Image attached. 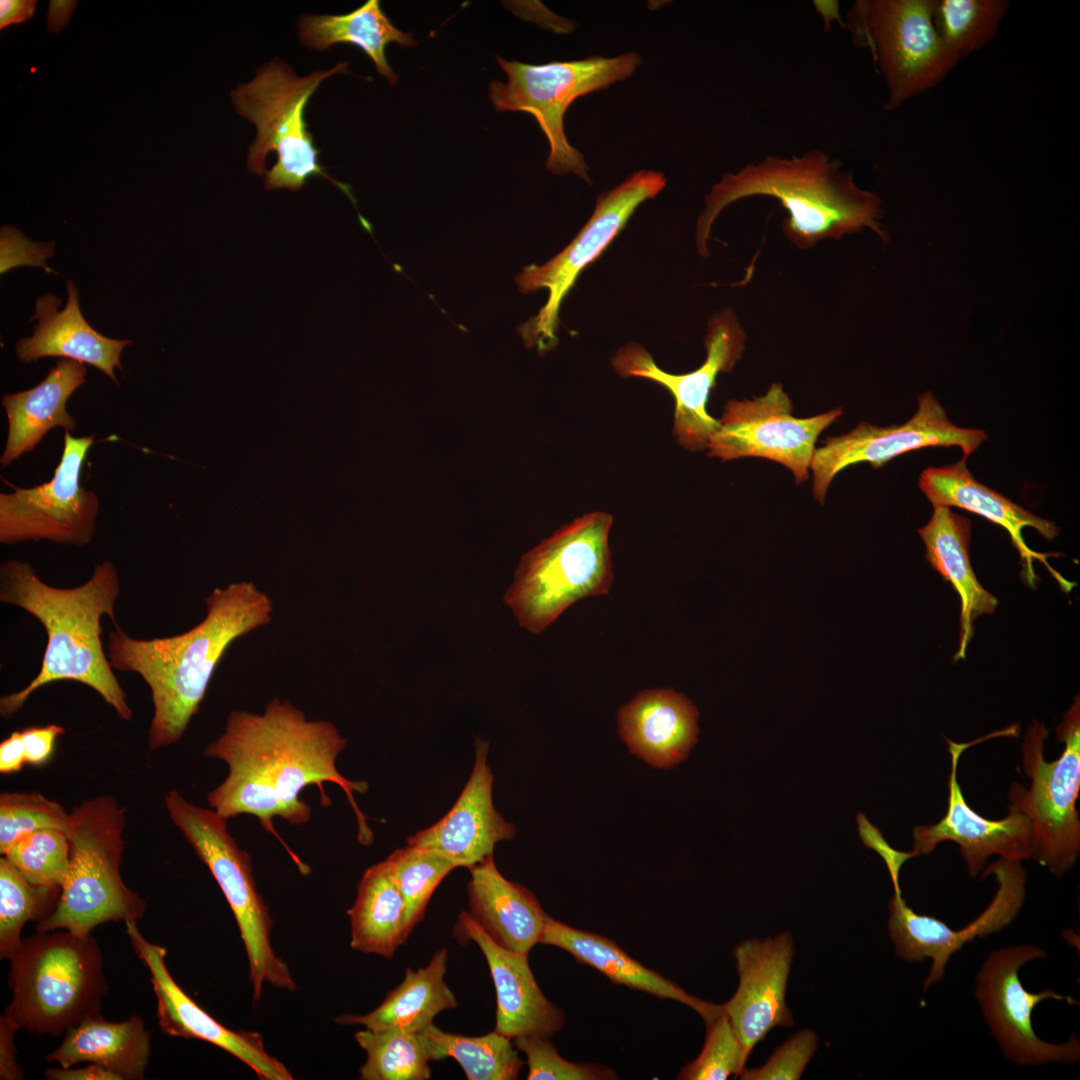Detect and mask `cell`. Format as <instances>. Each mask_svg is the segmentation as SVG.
<instances>
[{"instance_id": "1", "label": "cell", "mask_w": 1080, "mask_h": 1080, "mask_svg": "<svg viewBox=\"0 0 1080 1080\" xmlns=\"http://www.w3.org/2000/svg\"><path fill=\"white\" fill-rule=\"evenodd\" d=\"M347 741L332 723L307 720L289 701L272 699L262 714L232 711L223 733L207 745L206 757L228 766L225 779L208 794L211 809L228 820L237 815L255 816L261 826L281 842L273 826L279 816L293 825L306 823L311 808L300 799L304 788L317 785L321 804L331 802L323 784L334 783L345 793L358 824V841L373 842V833L354 798L364 794L366 781L344 777L336 759Z\"/></svg>"}, {"instance_id": "2", "label": "cell", "mask_w": 1080, "mask_h": 1080, "mask_svg": "<svg viewBox=\"0 0 1080 1080\" xmlns=\"http://www.w3.org/2000/svg\"><path fill=\"white\" fill-rule=\"evenodd\" d=\"M205 605L203 620L181 634L137 639L118 625L108 635L106 654L111 667L138 674L150 689L151 750L182 738L226 650L239 637L267 625L273 612L269 596L245 581L215 588Z\"/></svg>"}, {"instance_id": "3", "label": "cell", "mask_w": 1080, "mask_h": 1080, "mask_svg": "<svg viewBox=\"0 0 1080 1080\" xmlns=\"http://www.w3.org/2000/svg\"><path fill=\"white\" fill-rule=\"evenodd\" d=\"M120 588L117 569L109 560L97 564L86 582L72 588L45 583L28 562H2L0 601L31 614L47 634L38 674L21 690L1 697L0 714L4 719L12 718L36 690L58 681L87 685L120 719L133 718L101 639L103 616H109L118 626L115 605Z\"/></svg>"}, {"instance_id": "4", "label": "cell", "mask_w": 1080, "mask_h": 1080, "mask_svg": "<svg viewBox=\"0 0 1080 1080\" xmlns=\"http://www.w3.org/2000/svg\"><path fill=\"white\" fill-rule=\"evenodd\" d=\"M777 199L787 212L782 230L799 249L860 232L867 228L882 240L888 236L880 220L882 201L860 188L840 161L814 148L802 155L765 156L739 171L728 172L705 197V208L696 223V245L707 257V241L717 216L732 203L749 197Z\"/></svg>"}, {"instance_id": "5", "label": "cell", "mask_w": 1080, "mask_h": 1080, "mask_svg": "<svg viewBox=\"0 0 1080 1080\" xmlns=\"http://www.w3.org/2000/svg\"><path fill=\"white\" fill-rule=\"evenodd\" d=\"M9 960L12 1000L2 1016L17 1030L58 1037L100 1014L108 984L91 934L37 932Z\"/></svg>"}, {"instance_id": "6", "label": "cell", "mask_w": 1080, "mask_h": 1080, "mask_svg": "<svg viewBox=\"0 0 1080 1080\" xmlns=\"http://www.w3.org/2000/svg\"><path fill=\"white\" fill-rule=\"evenodd\" d=\"M349 62L326 71L298 76L284 61L273 59L256 71L248 83L231 91L236 112L257 128L249 146L247 168L265 174L266 190H301L313 176H322L356 204L350 186L330 177L319 162L320 150L304 119L311 96L328 77L348 73Z\"/></svg>"}, {"instance_id": "7", "label": "cell", "mask_w": 1080, "mask_h": 1080, "mask_svg": "<svg viewBox=\"0 0 1080 1080\" xmlns=\"http://www.w3.org/2000/svg\"><path fill=\"white\" fill-rule=\"evenodd\" d=\"M70 863L58 902L36 932L91 934L109 921L141 919L146 903L123 881L126 810L110 794L82 801L70 811Z\"/></svg>"}, {"instance_id": "8", "label": "cell", "mask_w": 1080, "mask_h": 1080, "mask_svg": "<svg viewBox=\"0 0 1080 1080\" xmlns=\"http://www.w3.org/2000/svg\"><path fill=\"white\" fill-rule=\"evenodd\" d=\"M612 524L611 514L588 512L521 557L503 601L522 628L539 634L582 598L609 593Z\"/></svg>"}, {"instance_id": "9", "label": "cell", "mask_w": 1080, "mask_h": 1080, "mask_svg": "<svg viewBox=\"0 0 1080 1080\" xmlns=\"http://www.w3.org/2000/svg\"><path fill=\"white\" fill-rule=\"evenodd\" d=\"M496 59L507 81L489 84L488 97L493 107L501 112L531 114L549 143L546 169L556 175L572 173L591 184L583 154L566 137L565 112L577 98L629 78L641 64V56L628 52L609 58L592 56L536 65L499 56Z\"/></svg>"}, {"instance_id": "10", "label": "cell", "mask_w": 1080, "mask_h": 1080, "mask_svg": "<svg viewBox=\"0 0 1080 1080\" xmlns=\"http://www.w3.org/2000/svg\"><path fill=\"white\" fill-rule=\"evenodd\" d=\"M164 804L173 824L210 870L234 914L248 957L253 998H261L265 983L295 990L297 985L287 964L273 950V921L257 891L251 859L228 832L227 820L213 809L189 802L177 790L165 795Z\"/></svg>"}, {"instance_id": "11", "label": "cell", "mask_w": 1080, "mask_h": 1080, "mask_svg": "<svg viewBox=\"0 0 1080 1080\" xmlns=\"http://www.w3.org/2000/svg\"><path fill=\"white\" fill-rule=\"evenodd\" d=\"M844 21L883 78L885 110L936 87L960 62L936 30L933 0H857Z\"/></svg>"}, {"instance_id": "12", "label": "cell", "mask_w": 1080, "mask_h": 1080, "mask_svg": "<svg viewBox=\"0 0 1080 1080\" xmlns=\"http://www.w3.org/2000/svg\"><path fill=\"white\" fill-rule=\"evenodd\" d=\"M1056 733L1064 743V749L1057 760L1047 761L1044 742L1048 730L1038 721L1030 725L1021 749L1023 770L1031 784L1026 789L1013 783L1008 794V807L1024 813L1030 820L1032 859L1056 877H1062L1073 867L1080 852V820L1076 809L1080 790L1078 696L1064 714Z\"/></svg>"}, {"instance_id": "13", "label": "cell", "mask_w": 1080, "mask_h": 1080, "mask_svg": "<svg viewBox=\"0 0 1080 1080\" xmlns=\"http://www.w3.org/2000/svg\"><path fill=\"white\" fill-rule=\"evenodd\" d=\"M666 186L659 171L640 170L601 193L595 209L573 240L544 265H529L516 277L521 293L547 288L549 297L539 312L517 330L525 345L540 354L558 344L559 310L579 274L594 262L626 226L637 207L655 198Z\"/></svg>"}, {"instance_id": "14", "label": "cell", "mask_w": 1080, "mask_h": 1080, "mask_svg": "<svg viewBox=\"0 0 1080 1080\" xmlns=\"http://www.w3.org/2000/svg\"><path fill=\"white\" fill-rule=\"evenodd\" d=\"M1046 956L1045 950L1031 944L1000 948L988 955L976 975L974 995L988 1029L1004 1056L1019 1065L1073 1064L1080 1060L1076 1034L1071 1033L1065 1042L1050 1043L1040 1039L1033 1029L1032 1012L1041 1001L1078 1003L1051 988L1037 993L1024 988L1020 969Z\"/></svg>"}, {"instance_id": "15", "label": "cell", "mask_w": 1080, "mask_h": 1080, "mask_svg": "<svg viewBox=\"0 0 1080 1080\" xmlns=\"http://www.w3.org/2000/svg\"><path fill=\"white\" fill-rule=\"evenodd\" d=\"M94 436L64 433L61 459L52 478L30 488L11 485L0 494V542L15 545L47 540L83 547L91 543L99 512L97 495L80 485Z\"/></svg>"}, {"instance_id": "16", "label": "cell", "mask_w": 1080, "mask_h": 1080, "mask_svg": "<svg viewBox=\"0 0 1080 1080\" xmlns=\"http://www.w3.org/2000/svg\"><path fill=\"white\" fill-rule=\"evenodd\" d=\"M843 414L842 408L807 418L793 415V404L781 383L754 399H730L719 426L709 437L708 456L722 462L759 457L788 468L797 484L809 478L819 435Z\"/></svg>"}, {"instance_id": "17", "label": "cell", "mask_w": 1080, "mask_h": 1080, "mask_svg": "<svg viewBox=\"0 0 1080 1080\" xmlns=\"http://www.w3.org/2000/svg\"><path fill=\"white\" fill-rule=\"evenodd\" d=\"M747 335L731 308L721 309L707 323L704 346L706 359L697 369L685 374H671L660 369L652 355L639 343L629 342L611 358V364L623 378L649 379L667 389L675 400L672 434L688 451L707 448L711 434L719 426L707 411L710 392L719 373L732 371L741 358Z\"/></svg>"}, {"instance_id": "18", "label": "cell", "mask_w": 1080, "mask_h": 1080, "mask_svg": "<svg viewBox=\"0 0 1080 1080\" xmlns=\"http://www.w3.org/2000/svg\"><path fill=\"white\" fill-rule=\"evenodd\" d=\"M986 438L983 430L953 424L935 396L925 392L918 398L917 411L905 423L878 427L861 422L850 432L828 437L815 448L810 462L813 495L823 504L832 480L855 464L869 463L879 468L895 457L928 447H959L967 458Z\"/></svg>"}, {"instance_id": "19", "label": "cell", "mask_w": 1080, "mask_h": 1080, "mask_svg": "<svg viewBox=\"0 0 1080 1080\" xmlns=\"http://www.w3.org/2000/svg\"><path fill=\"white\" fill-rule=\"evenodd\" d=\"M993 875L998 889L990 904L969 924L954 930L932 916L915 913L895 894L889 900L888 933L898 958L909 962L931 960L923 983L926 990L941 981L953 954L976 938L1002 931L1019 914L1026 895L1027 873L1020 860L999 857L984 871Z\"/></svg>"}, {"instance_id": "20", "label": "cell", "mask_w": 1080, "mask_h": 1080, "mask_svg": "<svg viewBox=\"0 0 1080 1080\" xmlns=\"http://www.w3.org/2000/svg\"><path fill=\"white\" fill-rule=\"evenodd\" d=\"M124 923L133 950L150 973L156 1016L163 1033L213 1044L246 1064L261 1080L294 1078L282 1062L267 1052L261 1034L232 1030L193 1001L170 974L165 961L166 948L148 941L139 931L137 921Z\"/></svg>"}, {"instance_id": "21", "label": "cell", "mask_w": 1080, "mask_h": 1080, "mask_svg": "<svg viewBox=\"0 0 1080 1080\" xmlns=\"http://www.w3.org/2000/svg\"><path fill=\"white\" fill-rule=\"evenodd\" d=\"M955 743L947 740L951 755L948 807L944 817L931 825L913 828L914 857L929 854L944 841L959 845L971 877L977 876L992 855L1014 860H1029L1033 855V831L1028 817L1008 807V815L990 820L977 814L966 802L957 779L961 754L971 745L981 742Z\"/></svg>"}, {"instance_id": "22", "label": "cell", "mask_w": 1080, "mask_h": 1080, "mask_svg": "<svg viewBox=\"0 0 1080 1080\" xmlns=\"http://www.w3.org/2000/svg\"><path fill=\"white\" fill-rule=\"evenodd\" d=\"M794 953L789 932L763 940H744L733 951L739 984L722 1006L748 1057L772 1029L794 1024L786 1004Z\"/></svg>"}, {"instance_id": "23", "label": "cell", "mask_w": 1080, "mask_h": 1080, "mask_svg": "<svg viewBox=\"0 0 1080 1080\" xmlns=\"http://www.w3.org/2000/svg\"><path fill=\"white\" fill-rule=\"evenodd\" d=\"M487 755L488 743L477 739L471 775L454 806L435 824L410 836L407 845L438 852L457 868H470L493 855L497 843L513 838L515 827L493 805L494 777Z\"/></svg>"}, {"instance_id": "24", "label": "cell", "mask_w": 1080, "mask_h": 1080, "mask_svg": "<svg viewBox=\"0 0 1080 1080\" xmlns=\"http://www.w3.org/2000/svg\"><path fill=\"white\" fill-rule=\"evenodd\" d=\"M460 930L482 951L496 991L495 1030L515 1039L537 1035L550 1038L564 1024V1013L549 1001L539 987L528 955L507 950L495 943L467 911L458 917Z\"/></svg>"}, {"instance_id": "25", "label": "cell", "mask_w": 1080, "mask_h": 1080, "mask_svg": "<svg viewBox=\"0 0 1080 1080\" xmlns=\"http://www.w3.org/2000/svg\"><path fill=\"white\" fill-rule=\"evenodd\" d=\"M966 459L962 457L953 464L929 467L922 471L919 487L931 504L961 508L1000 525L1008 532L1014 547L1026 563V577L1029 585L1035 584L1036 575L1032 561L1038 560L1047 566L1061 588L1069 592L1074 583L1068 582L1052 569L1045 555L1031 550L1022 537V530L1025 527H1032L1045 539L1052 540L1059 534L1055 523L1034 515L1002 494L978 482L969 471Z\"/></svg>"}, {"instance_id": "26", "label": "cell", "mask_w": 1080, "mask_h": 1080, "mask_svg": "<svg viewBox=\"0 0 1080 1080\" xmlns=\"http://www.w3.org/2000/svg\"><path fill=\"white\" fill-rule=\"evenodd\" d=\"M698 710L674 689L639 692L617 713L618 731L630 751L648 764L670 768L697 742Z\"/></svg>"}, {"instance_id": "27", "label": "cell", "mask_w": 1080, "mask_h": 1080, "mask_svg": "<svg viewBox=\"0 0 1080 1080\" xmlns=\"http://www.w3.org/2000/svg\"><path fill=\"white\" fill-rule=\"evenodd\" d=\"M66 287L67 303L60 311L57 309L61 300L54 294L47 293L37 299L30 321L37 319L38 323L31 337L17 342L18 358L25 363L44 357L87 363L119 385L114 369H122L120 354L132 341L108 338L94 330L81 313L75 284L68 281Z\"/></svg>"}, {"instance_id": "28", "label": "cell", "mask_w": 1080, "mask_h": 1080, "mask_svg": "<svg viewBox=\"0 0 1080 1080\" xmlns=\"http://www.w3.org/2000/svg\"><path fill=\"white\" fill-rule=\"evenodd\" d=\"M469 913L499 946L528 955L540 943L546 913L534 894L509 881L497 869L493 855L468 868Z\"/></svg>"}, {"instance_id": "29", "label": "cell", "mask_w": 1080, "mask_h": 1080, "mask_svg": "<svg viewBox=\"0 0 1080 1080\" xmlns=\"http://www.w3.org/2000/svg\"><path fill=\"white\" fill-rule=\"evenodd\" d=\"M540 943L567 951L578 963L596 969L615 984L680 1002L695 1010L706 1024L723 1012L722 1005L689 994L670 979L633 959L611 939L571 927L548 914Z\"/></svg>"}, {"instance_id": "30", "label": "cell", "mask_w": 1080, "mask_h": 1080, "mask_svg": "<svg viewBox=\"0 0 1080 1080\" xmlns=\"http://www.w3.org/2000/svg\"><path fill=\"white\" fill-rule=\"evenodd\" d=\"M84 363L61 358L38 385L2 397L8 435L0 459L3 467L32 451L54 427L72 432L76 420L66 410L71 394L85 383Z\"/></svg>"}, {"instance_id": "31", "label": "cell", "mask_w": 1080, "mask_h": 1080, "mask_svg": "<svg viewBox=\"0 0 1080 1080\" xmlns=\"http://www.w3.org/2000/svg\"><path fill=\"white\" fill-rule=\"evenodd\" d=\"M925 545L926 560L954 590L961 601L959 648L954 661L965 658L974 633V620L991 614L997 607L995 596L978 581L969 558L971 521L947 506H933L929 522L918 529Z\"/></svg>"}, {"instance_id": "32", "label": "cell", "mask_w": 1080, "mask_h": 1080, "mask_svg": "<svg viewBox=\"0 0 1080 1080\" xmlns=\"http://www.w3.org/2000/svg\"><path fill=\"white\" fill-rule=\"evenodd\" d=\"M150 1050V1033L138 1015L110 1022L97 1014L67 1030L45 1061L63 1068L88 1062L111 1071L120 1080H142Z\"/></svg>"}, {"instance_id": "33", "label": "cell", "mask_w": 1080, "mask_h": 1080, "mask_svg": "<svg viewBox=\"0 0 1080 1080\" xmlns=\"http://www.w3.org/2000/svg\"><path fill=\"white\" fill-rule=\"evenodd\" d=\"M447 960L448 950L443 947L433 954L424 968H407L402 982L388 992L376 1009L365 1015L346 1014L336 1021L371 1030L423 1031L433 1024L436 1015L458 1004L444 980Z\"/></svg>"}, {"instance_id": "34", "label": "cell", "mask_w": 1080, "mask_h": 1080, "mask_svg": "<svg viewBox=\"0 0 1080 1080\" xmlns=\"http://www.w3.org/2000/svg\"><path fill=\"white\" fill-rule=\"evenodd\" d=\"M298 36L303 45L318 51L339 43L359 47L391 85L397 83L398 76L387 61L386 47L390 43L408 48L417 44L412 33L393 25L378 0H368L343 15L302 14L298 20Z\"/></svg>"}, {"instance_id": "35", "label": "cell", "mask_w": 1080, "mask_h": 1080, "mask_svg": "<svg viewBox=\"0 0 1080 1080\" xmlns=\"http://www.w3.org/2000/svg\"><path fill=\"white\" fill-rule=\"evenodd\" d=\"M347 913L350 947L362 953L391 958L409 936L404 900L385 860L366 869Z\"/></svg>"}, {"instance_id": "36", "label": "cell", "mask_w": 1080, "mask_h": 1080, "mask_svg": "<svg viewBox=\"0 0 1080 1080\" xmlns=\"http://www.w3.org/2000/svg\"><path fill=\"white\" fill-rule=\"evenodd\" d=\"M430 1061L451 1057L468 1080H514L524 1062L512 1039L496 1030L476 1037L445 1032L431 1024L420 1032Z\"/></svg>"}, {"instance_id": "37", "label": "cell", "mask_w": 1080, "mask_h": 1080, "mask_svg": "<svg viewBox=\"0 0 1080 1080\" xmlns=\"http://www.w3.org/2000/svg\"><path fill=\"white\" fill-rule=\"evenodd\" d=\"M365 1051L359 1068L362 1080H426L431 1077L430 1061L422 1034L398 1029L371 1030L354 1034Z\"/></svg>"}, {"instance_id": "38", "label": "cell", "mask_w": 1080, "mask_h": 1080, "mask_svg": "<svg viewBox=\"0 0 1080 1080\" xmlns=\"http://www.w3.org/2000/svg\"><path fill=\"white\" fill-rule=\"evenodd\" d=\"M1009 5L1008 0H933V21L946 46L961 61L996 36Z\"/></svg>"}, {"instance_id": "39", "label": "cell", "mask_w": 1080, "mask_h": 1080, "mask_svg": "<svg viewBox=\"0 0 1080 1080\" xmlns=\"http://www.w3.org/2000/svg\"><path fill=\"white\" fill-rule=\"evenodd\" d=\"M59 889L29 882L4 856L0 858V957L10 959L28 921L40 923L54 910Z\"/></svg>"}, {"instance_id": "40", "label": "cell", "mask_w": 1080, "mask_h": 1080, "mask_svg": "<svg viewBox=\"0 0 1080 1080\" xmlns=\"http://www.w3.org/2000/svg\"><path fill=\"white\" fill-rule=\"evenodd\" d=\"M385 861L404 900L409 935L423 919L435 889L457 866L438 852L410 845L394 850Z\"/></svg>"}, {"instance_id": "41", "label": "cell", "mask_w": 1080, "mask_h": 1080, "mask_svg": "<svg viewBox=\"0 0 1080 1080\" xmlns=\"http://www.w3.org/2000/svg\"><path fill=\"white\" fill-rule=\"evenodd\" d=\"M3 856L32 884L61 890L69 870L70 844L65 832L43 829L18 839Z\"/></svg>"}, {"instance_id": "42", "label": "cell", "mask_w": 1080, "mask_h": 1080, "mask_svg": "<svg viewBox=\"0 0 1080 1080\" xmlns=\"http://www.w3.org/2000/svg\"><path fill=\"white\" fill-rule=\"evenodd\" d=\"M70 821V811L39 792L1 793L0 853L4 855L18 839L38 830L57 829L67 834Z\"/></svg>"}, {"instance_id": "43", "label": "cell", "mask_w": 1080, "mask_h": 1080, "mask_svg": "<svg viewBox=\"0 0 1080 1080\" xmlns=\"http://www.w3.org/2000/svg\"><path fill=\"white\" fill-rule=\"evenodd\" d=\"M707 1034L698 1057L678 1074L681 1080H725L740 1075L748 1056L728 1016L723 1011L706 1024Z\"/></svg>"}, {"instance_id": "44", "label": "cell", "mask_w": 1080, "mask_h": 1080, "mask_svg": "<svg viewBox=\"0 0 1080 1080\" xmlns=\"http://www.w3.org/2000/svg\"><path fill=\"white\" fill-rule=\"evenodd\" d=\"M514 1040L516 1049L526 1055L528 1080H614L617 1073L595 1063H576L564 1059L549 1038L528 1035Z\"/></svg>"}, {"instance_id": "45", "label": "cell", "mask_w": 1080, "mask_h": 1080, "mask_svg": "<svg viewBox=\"0 0 1080 1080\" xmlns=\"http://www.w3.org/2000/svg\"><path fill=\"white\" fill-rule=\"evenodd\" d=\"M818 1048V1035L810 1029L794 1034L759 1068L740 1073L742 1080H797Z\"/></svg>"}, {"instance_id": "46", "label": "cell", "mask_w": 1080, "mask_h": 1080, "mask_svg": "<svg viewBox=\"0 0 1080 1080\" xmlns=\"http://www.w3.org/2000/svg\"><path fill=\"white\" fill-rule=\"evenodd\" d=\"M1 273L19 265L42 267L53 272L45 265V260L53 256V243H35L12 226L1 229Z\"/></svg>"}, {"instance_id": "47", "label": "cell", "mask_w": 1080, "mask_h": 1080, "mask_svg": "<svg viewBox=\"0 0 1080 1080\" xmlns=\"http://www.w3.org/2000/svg\"><path fill=\"white\" fill-rule=\"evenodd\" d=\"M857 822L859 834L864 845L873 849L881 856L891 877L894 893L901 894L902 892L899 885L900 869L906 861L914 858V855L911 851L902 852L892 848L883 838L880 831L873 826L862 813L857 815Z\"/></svg>"}, {"instance_id": "48", "label": "cell", "mask_w": 1080, "mask_h": 1080, "mask_svg": "<svg viewBox=\"0 0 1080 1080\" xmlns=\"http://www.w3.org/2000/svg\"><path fill=\"white\" fill-rule=\"evenodd\" d=\"M25 748L26 763L41 765L51 756L56 739L65 733L61 725L48 724L30 727L21 731Z\"/></svg>"}, {"instance_id": "49", "label": "cell", "mask_w": 1080, "mask_h": 1080, "mask_svg": "<svg viewBox=\"0 0 1080 1080\" xmlns=\"http://www.w3.org/2000/svg\"><path fill=\"white\" fill-rule=\"evenodd\" d=\"M17 1029L3 1016L0 1019V1078L15 1080L23 1078L21 1069L15 1062L13 1035Z\"/></svg>"}, {"instance_id": "50", "label": "cell", "mask_w": 1080, "mask_h": 1080, "mask_svg": "<svg viewBox=\"0 0 1080 1080\" xmlns=\"http://www.w3.org/2000/svg\"><path fill=\"white\" fill-rule=\"evenodd\" d=\"M25 763L22 733L14 731L0 743V772L2 774L18 772Z\"/></svg>"}, {"instance_id": "51", "label": "cell", "mask_w": 1080, "mask_h": 1080, "mask_svg": "<svg viewBox=\"0 0 1080 1080\" xmlns=\"http://www.w3.org/2000/svg\"><path fill=\"white\" fill-rule=\"evenodd\" d=\"M44 1076L49 1080H120L111 1071L92 1063L81 1068H48Z\"/></svg>"}, {"instance_id": "52", "label": "cell", "mask_w": 1080, "mask_h": 1080, "mask_svg": "<svg viewBox=\"0 0 1080 1080\" xmlns=\"http://www.w3.org/2000/svg\"><path fill=\"white\" fill-rule=\"evenodd\" d=\"M36 4L35 0H1L0 29L30 19L33 16Z\"/></svg>"}, {"instance_id": "53", "label": "cell", "mask_w": 1080, "mask_h": 1080, "mask_svg": "<svg viewBox=\"0 0 1080 1080\" xmlns=\"http://www.w3.org/2000/svg\"><path fill=\"white\" fill-rule=\"evenodd\" d=\"M77 2L71 0H51L47 12V29L59 33L69 23Z\"/></svg>"}, {"instance_id": "54", "label": "cell", "mask_w": 1080, "mask_h": 1080, "mask_svg": "<svg viewBox=\"0 0 1080 1080\" xmlns=\"http://www.w3.org/2000/svg\"><path fill=\"white\" fill-rule=\"evenodd\" d=\"M816 12L821 16L825 31H829L832 28V24L836 22L840 27L846 29L845 21L842 19L839 10L838 1H813Z\"/></svg>"}]
</instances>
